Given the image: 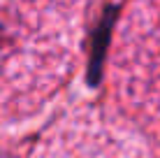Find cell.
<instances>
[{"label":"cell","instance_id":"cell-1","mask_svg":"<svg viewBox=\"0 0 160 158\" xmlns=\"http://www.w3.org/2000/svg\"><path fill=\"white\" fill-rule=\"evenodd\" d=\"M112 77L118 121L160 158V0H137L123 16Z\"/></svg>","mask_w":160,"mask_h":158},{"label":"cell","instance_id":"cell-2","mask_svg":"<svg viewBox=\"0 0 160 158\" xmlns=\"http://www.w3.org/2000/svg\"><path fill=\"white\" fill-rule=\"evenodd\" d=\"M37 158H151L118 119L98 107H81L60 119Z\"/></svg>","mask_w":160,"mask_h":158}]
</instances>
